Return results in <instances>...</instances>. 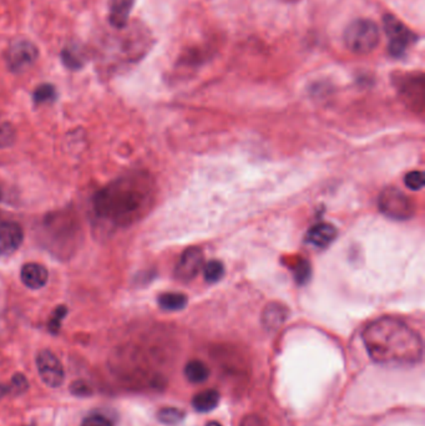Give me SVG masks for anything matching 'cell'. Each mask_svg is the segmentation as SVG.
Here are the masks:
<instances>
[{
  "label": "cell",
  "instance_id": "cell-1",
  "mask_svg": "<svg viewBox=\"0 0 425 426\" xmlns=\"http://www.w3.org/2000/svg\"><path fill=\"white\" fill-rule=\"evenodd\" d=\"M156 186L153 176L134 171L111 181L95 194L93 212L110 228H126L141 221L153 209Z\"/></svg>",
  "mask_w": 425,
  "mask_h": 426
},
{
  "label": "cell",
  "instance_id": "cell-2",
  "mask_svg": "<svg viewBox=\"0 0 425 426\" xmlns=\"http://www.w3.org/2000/svg\"><path fill=\"white\" fill-rule=\"evenodd\" d=\"M363 342L369 357L383 365H414L423 358L421 336L396 318L382 317L369 323Z\"/></svg>",
  "mask_w": 425,
  "mask_h": 426
},
{
  "label": "cell",
  "instance_id": "cell-3",
  "mask_svg": "<svg viewBox=\"0 0 425 426\" xmlns=\"http://www.w3.org/2000/svg\"><path fill=\"white\" fill-rule=\"evenodd\" d=\"M347 49L358 55L372 53L379 45L381 31L371 19H356L347 26L343 34Z\"/></svg>",
  "mask_w": 425,
  "mask_h": 426
},
{
  "label": "cell",
  "instance_id": "cell-4",
  "mask_svg": "<svg viewBox=\"0 0 425 426\" xmlns=\"http://www.w3.org/2000/svg\"><path fill=\"white\" fill-rule=\"evenodd\" d=\"M383 26L388 36V53L394 59L404 58L408 50L418 41V35L394 15H384Z\"/></svg>",
  "mask_w": 425,
  "mask_h": 426
},
{
  "label": "cell",
  "instance_id": "cell-5",
  "mask_svg": "<svg viewBox=\"0 0 425 426\" xmlns=\"http://www.w3.org/2000/svg\"><path fill=\"white\" fill-rule=\"evenodd\" d=\"M378 206L386 217L396 221H406L414 216L416 207L411 197H408L398 187H386L382 191Z\"/></svg>",
  "mask_w": 425,
  "mask_h": 426
},
{
  "label": "cell",
  "instance_id": "cell-6",
  "mask_svg": "<svg viewBox=\"0 0 425 426\" xmlns=\"http://www.w3.org/2000/svg\"><path fill=\"white\" fill-rule=\"evenodd\" d=\"M38 58H39L38 46L26 39H16L11 41L4 54L5 64L14 74L24 73L25 70L29 69L30 66L34 65Z\"/></svg>",
  "mask_w": 425,
  "mask_h": 426
},
{
  "label": "cell",
  "instance_id": "cell-7",
  "mask_svg": "<svg viewBox=\"0 0 425 426\" xmlns=\"http://www.w3.org/2000/svg\"><path fill=\"white\" fill-rule=\"evenodd\" d=\"M396 89L404 104L416 114L424 111L425 85L423 74H403L396 76Z\"/></svg>",
  "mask_w": 425,
  "mask_h": 426
},
{
  "label": "cell",
  "instance_id": "cell-8",
  "mask_svg": "<svg viewBox=\"0 0 425 426\" xmlns=\"http://www.w3.org/2000/svg\"><path fill=\"white\" fill-rule=\"evenodd\" d=\"M36 367L41 380L49 388H59L64 383V368L58 357L48 349L36 357Z\"/></svg>",
  "mask_w": 425,
  "mask_h": 426
},
{
  "label": "cell",
  "instance_id": "cell-9",
  "mask_svg": "<svg viewBox=\"0 0 425 426\" xmlns=\"http://www.w3.org/2000/svg\"><path fill=\"white\" fill-rule=\"evenodd\" d=\"M203 268V253L198 247H190L178 259L175 276L181 282H190Z\"/></svg>",
  "mask_w": 425,
  "mask_h": 426
},
{
  "label": "cell",
  "instance_id": "cell-10",
  "mask_svg": "<svg viewBox=\"0 0 425 426\" xmlns=\"http://www.w3.org/2000/svg\"><path fill=\"white\" fill-rule=\"evenodd\" d=\"M24 241V231L19 223L5 222L0 223V254L10 256L19 249L21 243Z\"/></svg>",
  "mask_w": 425,
  "mask_h": 426
},
{
  "label": "cell",
  "instance_id": "cell-11",
  "mask_svg": "<svg viewBox=\"0 0 425 426\" xmlns=\"http://www.w3.org/2000/svg\"><path fill=\"white\" fill-rule=\"evenodd\" d=\"M20 279L25 287L30 289H40L44 287L49 279L48 269L40 263H25L20 271Z\"/></svg>",
  "mask_w": 425,
  "mask_h": 426
},
{
  "label": "cell",
  "instance_id": "cell-12",
  "mask_svg": "<svg viewBox=\"0 0 425 426\" xmlns=\"http://www.w3.org/2000/svg\"><path fill=\"white\" fill-rule=\"evenodd\" d=\"M337 237V229L329 223H317L307 232L306 242L312 247L323 249L331 244Z\"/></svg>",
  "mask_w": 425,
  "mask_h": 426
},
{
  "label": "cell",
  "instance_id": "cell-13",
  "mask_svg": "<svg viewBox=\"0 0 425 426\" xmlns=\"http://www.w3.org/2000/svg\"><path fill=\"white\" fill-rule=\"evenodd\" d=\"M134 3L135 0H110L109 23L114 29H124L129 25Z\"/></svg>",
  "mask_w": 425,
  "mask_h": 426
},
{
  "label": "cell",
  "instance_id": "cell-14",
  "mask_svg": "<svg viewBox=\"0 0 425 426\" xmlns=\"http://www.w3.org/2000/svg\"><path fill=\"white\" fill-rule=\"evenodd\" d=\"M287 318H288V309L286 306H283L281 303H270L262 313L263 327L268 331H277L278 328L282 327Z\"/></svg>",
  "mask_w": 425,
  "mask_h": 426
},
{
  "label": "cell",
  "instance_id": "cell-15",
  "mask_svg": "<svg viewBox=\"0 0 425 426\" xmlns=\"http://www.w3.org/2000/svg\"><path fill=\"white\" fill-rule=\"evenodd\" d=\"M61 61L70 70H79L84 66L86 55L79 45L70 44L61 51Z\"/></svg>",
  "mask_w": 425,
  "mask_h": 426
},
{
  "label": "cell",
  "instance_id": "cell-16",
  "mask_svg": "<svg viewBox=\"0 0 425 426\" xmlns=\"http://www.w3.org/2000/svg\"><path fill=\"white\" fill-rule=\"evenodd\" d=\"M220 402V394L216 390H205V392L198 393L195 395L193 400V407L195 410L200 412H212L215 407H217Z\"/></svg>",
  "mask_w": 425,
  "mask_h": 426
},
{
  "label": "cell",
  "instance_id": "cell-17",
  "mask_svg": "<svg viewBox=\"0 0 425 426\" xmlns=\"http://www.w3.org/2000/svg\"><path fill=\"white\" fill-rule=\"evenodd\" d=\"M158 303L163 311L168 312H178L186 307L188 304V297L181 293H163L158 296Z\"/></svg>",
  "mask_w": 425,
  "mask_h": 426
},
{
  "label": "cell",
  "instance_id": "cell-18",
  "mask_svg": "<svg viewBox=\"0 0 425 426\" xmlns=\"http://www.w3.org/2000/svg\"><path fill=\"white\" fill-rule=\"evenodd\" d=\"M185 375L190 382L200 384V383L208 380V375H210V369L201 360H191L185 367Z\"/></svg>",
  "mask_w": 425,
  "mask_h": 426
},
{
  "label": "cell",
  "instance_id": "cell-19",
  "mask_svg": "<svg viewBox=\"0 0 425 426\" xmlns=\"http://www.w3.org/2000/svg\"><path fill=\"white\" fill-rule=\"evenodd\" d=\"M58 99V91L54 85L41 84L33 93V101L35 105L53 104Z\"/></svg>",
  "mask_w": 425,
  "mask_h": 426
},
{
  "label": "cell",
  "instance_id": "cell-20",
  "mask_svg": "<svg viewBox=\"0 0 425 426\" xmlns=\"http://www.w3.org/2000/svg\"><path fill=\"white\" fill-rule=\"evenodd\" d=\"M225 274V267L222 262L211 259L203 266V276L208 283H217Z\"/></svg>",
  "mask_w": 425,
  "mask_h": 426
},
{
  "label": "cell",
  "instance_id": "cell-21",
  "mask_svg": "<svg viewBox=\"0 0 425 426\" xmlns=\"http://www.w3.org/2000/svg\"><path fill=\"white\" fill-rule=\"evenodd\" d=\"M16 139V131L9 121L0 118V149L9 147L14 144Z\"/></svg>",
  "mask_w": 425,
  "mask_h": 426
},
{
  "label": "cell",
  "instance_id": "cell-22",
  "mask_svg": "<svg viewBox=\"0 0 425 426\" xmlns=\"http://www.w3.org/2000/svg\"><path fill=\"white\" fill-rule=\"evenodd\" d=\"M185 417L183 410L178 407H163L158 412V419L166 425H176L181 422Z\"/></svg>",
  "mask_w": 425,
  "mask_h": 426
},
{
  "label": "cell",
  "instance_id": "cell-23",
  "mask_svg": "<svg viewBox=\"0 0 425 426\" xmlns=\"http://www.w3.org/2000/svg\"><path fill=\"white\" fill-rule=\"evenodd\" d=\"M66 314H68V308L65 307V306H59V307L55 309L53 316L50 318L49 324H48L50 333H53V334H58L59 333L60 328H61V322L66 317Z\"/></svg>",
  "mask_w": 425,
  "mask_h": 426
},
{
  "label": "cell",
  "instance_id": "cell-24",
  "mask_svg": "<svg viewBox=\"0 0 425 426\" xmlns=\"http://www.w3.org/2000/svg\"><path fill=\"white\" fill-rule=\"evenodd\" d=\"M404 184L411 191H419L424 187V175L421 171H411L404 177Z\"/></svg>",
  "mask_w": 425,
  "mask_h": 426
},
{
  "label": "cell",
  "instance_id": "cell-25",
  "mask_svg": "<svg viewBox=\"0 0 425 426\" xmlns=\"http://www.w3.org/2000/svg\"><path fill=\"white\" fill-rule=\"evenodd\" d=\"M295 277H296L297 282L299 284H303L308 281V278L311 276V267L309 264L304 259H301L297 266H295Z\"/></svg>",
  "mask_w": 425,
  "mask_h": 426
},
{
  "label": "cell",
  "instance_id": "cell-26",
  "mask_svg": "<svg viewBox=\"0 0 425 426\" xmlns=\"http://www.w3.org/2000/svg\"><path fill=\"white\" fill-rule=\"evenodd\" d=\"M28 380L23 374H15L14 377L11 378V383L9 385V392H14L16 394L24 393L28 389Z\"/></svg>",
  "mask_w": 425,
  "mask_h": 426
},
{
  "label": "cell",
  "instance_id": "cell-27",
  "mask_svg": "<svg viewBox=\"0 0 425 426\" xmlns=\"http://www.w3.org/2000/svg\"><path fill=\"white\" fill-rule=\"evenodd\" d=\"M81 426H113V424H111L109 419L105 417L104 415L93 414V415H89V417H85L84 422H83Z\"/></svg>",
  "mask_w": 425,
  "mask_h": 426
},
{
  "label": "cell",
  "instance_id": "cell-28",
  "mask_svg": "<svg viewBox=\"0 0 425 426\" xmlns=\"http://www.w3.org/2000/svg\"><path fill=\"white\" fill-rule=\"evenodd\" d=\"M70 392L73 393L74 395H78V397H86L91 393V389L84 382H75L70 387Z\"/></svg>",
  "mask_w": 425,
  "mask_h": 426
},
{
  "label": "cell",
  "instance_id": "cell-29",
  "mask_svg": "<svg viewBox=\"0 0 425 426\" xmlns=\"http://www.w3.org/2000/svg\"><path fill=\"white\" fill-rule=\"evenodd\" d=\"M240 426H266V424L257 415H248L243 419Z\"/></svg>",
  "mask_w": 425,
  "mask_h": 426
},
{
  "label": "cell",
  "instance_id": "cell-30",
  "mask_svg": "<svg viewBox=\"0 0 425 426\" xmlns=\"http://www.w3.org/2000/svg\"><path fill=\"white\" fill-rule=\"evenodd\" d=\"M9 392V385H0V398L4 397Z\"/></svg>",
  "mask_w": 425,
  "mask_h": 426
},
{
  "label": "cell",
  "instance_id": "cell-31",
  "mask_svg": "<svg viewBox=\"0 0 425 426\" xmlns=\"http://www.w3.org/2000/svg\"><path fill=\"white\" fill-rule=\"evenodd\" d=\"M206 426H222V425H221V424H220V422H208V425H206Z\"/></svg>",
  "mask_w": 425,
  "mask_h": 426
},
{
  "label": "cell",
  "instance_id": "cell-32",
  "mask_svg": "<svg viewBox=\"0 0 425 426\" xmlns=\"http://www.w3.org/2000/svg\"><path fill=\"white\" fill-rule=\"evenodd\" d=\"M0 199H1V189H0Z\"/></svg>",
  "mask_w": 425,
  "mask_h": 426
},
{
  "label": "cell",
  "instance_id": "cell-33",
  "mask_svg": "<svg viewBox=\"0 0 425 426\" xmlns=\"http://www.w3.org/2000/svg\"><path fill=\"white\" fill-rule=\"evenodd\" d=\"M29 426H31V425H29Z\"/></svg>",
  "mask_w": 425,
  "mask_h": 426
}]
</instances>
